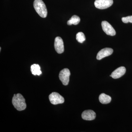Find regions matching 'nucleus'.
<instances>
[{
  "label": "nucleus",
  "instance_id": "obj_1",
  "mask_svg": "<svg viewBox=\"0 0 132 132\" xmlns=\"http://www.w3.org/2000/svg\"><path fill=\"white\" fill-rule=\"evenodd\" d=\"M12 104L15 108L18 111H23L27 107L26 100L20 94H14L12 99Z\"/></svg>",
  "mask_w": 132,
  "mask_h": 132
},
{
  "label": "nucleus",
  "instance_id": "obj_2",
  "mask_svg": "<svg viewBox=\"0 0 132 132\" xmlns=\"http://www.w3.org/2000/svg\"><path fill=\"white\" fill-rule=\"evenodd\" d=\"M34 6L36 12L41 17L43 18L46 17L47 15V9L42 0H35L34 3Z\"/></svg>",
  "mask_w": 132,
  "mask_h": 132
},
{
  "label": "nucleus",
  "instance_id": "obj_3",
  "mask_svg": "<svg viewBox=\"0 0 132 132\" xmlns=\"http://www.w3.org/2000/svg\"><path fill=\"white\" fill-rule=\"evenodd\" d=\"M49 99L51 104L55 105L63 104L65 101L64 97L56 92H53L50 95Z\"/></svg>",
  "mask_w": 132,
  "mask_h": 132
},
{
  "label": "nucleus",
  "instance_id": "obj_4",
  "mask_svg": "<svg viewBox=\"0 0 132 132\" xmlns=\"http://www.w3.org/2000/svg\"><path fill=\"white\" fill-rule=\"evenodd\" d=\"M70 75V71L68 68L64 69L60 72L59 75V79L63 85L67 86L68 85Z\"/></svg>",
  "mask_w": 132,
  "mask_h": 132
},
{
  "label": "nucleus",
  "instance_id": "obj_5",
  "mask_svg": "<svg viewBox=\"0 0 132 132\" xmlns=\"http://www.w3.org/2000/svg\"><path fill=\"white\" fill-rule=\"evenodd\" d=\"M113 0H95V7L100 9H104L111 7L113 4Z\"/></svg>",
  "mask_w": 132,
  "mask_h": 132
},
{
  "label": "nucleus",
  "instance_id": "obj_6",
  "mask_svg": "<svg viewBox=\"0 0 132 132\" xmlns=\"http://www.w3.org/2000/svg\"><path fill=\"white\" fill-rule=\"evenodd\" d=\"M101 25L103 31L107 35L112 36L115 35L116 32L115 30L112 26L107 21H102Z\"/></svg>",
  "mask_w": 132,
  "mask_h": 132
},
{
  "label": "nucleus",
  "instance_id": "obj_7",
  "mask_svg": "<svg viewBox=\"0 0 132 132\" xmlns=\"http://www.w3.org/2000/svg\"><path fill=\"white\" fill-rule=\"evenodd\" d=\"M54 46L55 51L58 54H61L64 52V42L61 37H57L55 38Z\"/></svg>",
  "mask_w": 132,
  "mask_h": 132
},
{
  "label": "nucleus",
  "instance_id": "obj_8",
  "mask_svg": "<svg viewBox=\"0 0 132 132\" xmlns=\"http://www.w3.org/2000/svg\"><path fill=\"white\" fill-rule=\"evenodd\" d=\"M113 50L110 48H105L101 50L97 54V59L98 60H101L105 57L111 55L113 53Z\"/></svg>",
  "mask_w": 132,
  "mask_h": 132
},
{
  "label": "nucleus",
  "instance_id": "obj_9",
  "mask_svg": "<svg viewBox=\"0 0 132 132\" xmlns=\"http://www.w3.org/2000/svg\"><path fill=\"white\" fill-rule=\"evenodd\" d=\"M81 117L84 120H93L96 118V113L92 110H86L82 113Z\"/></svg>",
  "mask_w": 132,
  "mask_h": 132
},
{
  "label": "nucleus",
  "instance_id": "obj_10",
  "mask_svg": "<svg viewBox=\"0 0 132 132\" xmlns=\"http://www.w3.org/2000/svg\"><path fill=\"white\" fill-rule=\"evenodd\" d=\"M126 72V69L125 67H121L114 70L110 75V76L114 79H118L124 75Z\"/></svg>",
  "mask_w": 132,
  "mask_h": 132
},
{
  "label": "nucleus",
  "instance_id": "obj_11",
  "mask_svg": "<svg viewBox=\"0 0 132 132\" xmlns=\"http://www.w3.org/2000/svg\"><path fill=\"white\" fill-rule=\"evenodd\" d=\"M99 99L100 102L104 104H109L111 102L112 100L110 96L104 93H102L100 95Z\"/></svg>",
  "mask_w": 132,
  "mask_h": 132
},
{
  "label": "nucleus",
  "instance_id": "obj_12",
  "mask_svg": "<svg viewBox=\"0 0 132 132\" xmlns=\"http://www.w3.org/2000/svg\"><path fill=\"white\" fill-rule=\"evenodd\" d=\"M31 71L32 73L34 75L39 76L42 72L40 71V68L38 64H34L31 67Z\"/></svg>",
  "mask_w": 132,
  "mask_h": 132
},
{
  "label": "nucleus",
  "instance_id": "obj_13",
  "mask_svg": "<svg viewBox=\"0 0 132 132\" xmlns=\"http://www.w3.org/2000/svg\"><path fill=\"white\" fill-rule=\"evenodd\" d=\"M80 19L79 16L76 15H74L71 17V19L67 22V24L69 26L73 24L76 25L79 24L80 22Z\"/></svg>",
  "mask_w": 132,
  "mask_h": 132
},
{
  "label": "nucleus",
  "instance_id": "obj_14",
  "mask_svg": "<svg viewBox=\"0 0 132 132\" xmlns=\"http://www.w3.org/2000/svg\"><path fill=\"white\" fill-rule=\"evenodd\" d=\"M76 39L78 42L82 43L86 40V38L84 34L82 32L77 33L76 35Z\"/></svg>",
  "mask_w": 132,
  "mask_h": 132
},
{
  "label": "nucleus",
  "instance_id": "obj_15",
  "mask_svg": "<svg viewBox=\"0 0 132 132\" xmlns=\"http://www.w3.org/2000/svg\"><path fill=\"white\" fill-rule=\"evenodd\" d=\"M121 20L124 23H127L128 22L132 23V15L126 16V17H123Z\"/></svg>",
  "mask_w": 132,
  "mask_h": 132
}]
</instances>
